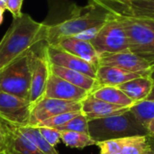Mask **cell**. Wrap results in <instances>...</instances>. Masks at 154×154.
I'll list each match as a JSON object with an SVG mask.
<instances>
[{"instance_id": "30", "label": "cell", "mask_w": 154, "mask_h": 154, "mask_svg": "<svg viewBox=\"0 0 154 154\" xmlns=\"http://www.w3.org/2000/svg\"><path fill=\"white\" fill-rule=\"evenodd\" d=\"M147 131H148V136L154 141V119L147 126Z\"/></svg>"}, {"instance_id": "35", "label": "cell", "mask_w": 154, "mask_h": 154, "mask_svg": "<svg viewBox=\"0 0 154 154\" xmlns=\"http://www.w3.org/2000/svg\"><path fill=\"white\" fill-rule=\"evenodd\" d=\"M146 154H154V145L152 144V150L148 152V153Z\"/></svg>"}, {"instance_id": "17", "label": "cell", "mask_w": 154, "mask_h": 154, "mask_svg": "<svg viewBox=\"0 0 154 154\" xmlns=\"http://www.w3.org/2000/svg\"><path fill=\"white\" fill-rule=\"evenodd\" d=\"M142 76H149V75L143 73H137V72H129L119 68L101 65L97 67L96 80L97 86L118 87L131 79Z\"/></svg>"}, {"instance_id": "28", "label": "cell", "mask_w": 154, "mask_h": 154, "mask_svg": "<svg viewBox=\"0 0 154 154\" xmlns=\"http://www.w3.org/2000/svg\"><path fill=\"white\" fill-rule=\"evenodd\" d=\"M23 0H5V8L12 14L14 19L19 18L23 15Z\"/></svg>"}, {"instance_id": "6", "label": "cell", "mask_w": 154, "mask_h": 154, "mask_svg": "<svg viewBox=\"0 0 154 154\" xmlns=\"http://www.w3.org/2000/svg\"><path fill=\"white\" fill-rule=\"evenodd\" d=\"M90 42L100 56L129 51L125 31L118 18L112 14Z\"/></svg>"}, {"instance_id": "4", "label": "cell", "mask_w": 154, "mask_h": 154, "mask_svg": "<svg viewBox=\"0 0 154 154\" xmlns=\"http://www.w3.org/2000/svg\"><path fill=\"white\" fill-rule=\"evenodd\" d=\"M36 49L37 47L14 60L0 72V92L28 99L32 78V63Z\"/></svg>"}, {"instance_id": "25", "label": "cell", "mask_w": 154, "mask_h": 154, "mask_svg": "<svg viewBox=\"0 0 154 154\" xmlns=\"http://www.w3.org/2000/svg\"><path fill=\"white\" fill-rule=\"evenodd\" d=\"M82 114V112H68V113H62L60 115H57L55 116H52L51 118H48L36 126H47L51 128L59 129L61 126H63L66 123H68L69 120L73 119L74 117L78 116L79 115Z\"/></svg>"}, {"instance_id": "12", "label": "cell", "mask_w": 154, "mask_h": 154, "mask_svg": "<svg viewBox=\"0 0 154 154\" xmlns=\"http://www.w3.org/2000/svg\"><path fill=\"white\" fill-rule=\"evenodd\" d=\"M0 129L5 139L1 154H43L17 126L2 120Z\"/></svg>"}, {"instance_id": "13", "label": "cell", "mask_w": 154, "mask_h": 154, "mask_svg": "<svg viewBox=\"0 0 154 154\" xmlns=\"http://www.w3.org/2000/svg\"><path fill=\"white\" fill-rule=\"evenodd\" d=\"M47 58L51 65L79 71L87 76L96 79L97 67L93 64L55 46H45Z\"/></svg>"}, {"instance_id": "2", "label": "cell", "mask_w": 154, "mask_h": 154, "mask_svg": "<svg viewBox=\"0 0 154 154\" xmlns=\"http://www.w3.org/2000/svg\"><path fill=\"white\" fill-rule=\"evenodd\" d=\"M44 25L23 14L14 19L0 40V72L17 59L44 42Z\"/></svg>"}, {"instance_id": "5", "label": "cell", "mask_w": 154, "mask_h": 154, "mask_svg": "<svg viewBox=\"0 0 154 154\" xmlns=\"http://www.w3.org/2000/svg\"><path fill=\"white\" fill-rule=\"evenodd\" d=\"M122 23L129 42V51L154 61V20L116 15Z\"/></svg>"}, {"instance_id": "18", "label": "cell", "mask_w": 154, "mask_h": 154, "mask_svg": "<svg viewBox=\"0 0 154 154\" xmlns=\"http://www.w3.org/2000/svg\"><path fill=\"white\" fill-rule=\"evenodd\" d=\"M153 86V80L150 78V76H142L131 79L118 86V88L134 103H136L148 99L152 94Z\"/></svg>"}, {"instance_id": "23", "label": "cell", "mask_w": 154, "mask_h": 154, "mask_svg": "<svg viewBox=\"0 0 154 154\" xmlns=\"http://www.w3.org/2000/svg\"><path fill=\"white\" fill-rule=\"evenodd\" d=\"M61 142L69 148L80 150L97 145V142L88 134L72 131H61Z\"/></svg>"}, {"instance_id": "20", "label": "cell", "mask_w": 154, "mask_h": 154, "mask_svg": "<svg viewBox=\"0 0 154 154\" xmlns=\"http://www.w3.org/2000/svg\"><path fill=\"white\" fill-rule=\"evenodd\" d=\"M90 94L103 101L116 106L130 108L134 102L127 97L118 87L114 86H97Z\"/></svg>"}, {"instance_id": "22", "label": "cell", "mask_w": 154, "mask_h": 154, "mask_svg": "<svg viewBox=\"0 0 154 154\" xmlns=\"http://www.w3.org/2000/svg\"><path fill=\"white\" fill-rule=\"evenodd\" d=\"M129 111L136 121L146 129L149 124L154 119V99H145L134 103Z\"/></svg>"}, {"instance_id": "24", "label": "cell", "mask_w": 154, "mask_h": 154, "mask_svg": "<svg viewBox=\"0 0 154 154\" xmlns=\"http://www.w3.org/2000/svg\"><path fill=\"white\" fill-rule=\"evenodd\" d=\"M18 128L26 137H28L37 146V148L43 154H60L55 149V147L51 146L49 143L45 141V139L42 136L37 127L27 125L21 126Z\"/></svg>"}, {"instance_id": "36", "label": "cell", "mask_w": 154, "mask_h": 154, "mask_svg": "<svg viewBox=\"0 0 154 154\" xmlns=\"http://www.w3.org/2000/svg\"><path fill=\"white\" fill-rule=\"evenodd\" d=\"M152 69H154V61L152 62Z\"/></svg>"}, {"instance_id": "19", "label": "cell", "mask_w": 154, "mask_h": 154, "mask_svg": "<svg viewBox=\"0 0 154 154\" xmlns=\"http://www.w3.org/2000/svg\"><path fill=\"white\" fill-rule=\"evenodd\" d=\"M51 73L60 77L66 81L80 88H83L89 93L97 86L96 79H93L77 70H73V69H69L67 68L51 64Z\"/></svg>"}, {"instance_id": "31", "label": "cell", "mask_w": 154, "mask_h": 154, "mask_svg": "<svg viewBox=\"0 0 154 154\" xmlns=\"http://www.w3.org/2000/svg\"><path fill=\"white\" fill-rule=\"evenodd\" d=\"M4 134H3V132L1 131V129H0V154L2 152V151H3V147H4Z\"/></svg>"}, {"instance_id": "9", "label": "cell", "mask_w": 154, "mask_h": 154, "mask_svg": "<svg viewBox=\"0 0 154 154\" xmlns=\"http://www.w3.org/2000/svg\"><path fill=\"white\" fill-rule=\"evenodd\" d=\"M99 154H146L152 148V140L147 135L130 136L97 143Z\"/></svg>"}, {"instance_id": "37", "label": "cell", "mask_w": 154, "mask_h": 154, "mask_svg": "<svg viewBox=\"0 0 154 154\" xmlns=\"http://www.w3.org/2000/svg\"><path fill=\"white\" fill-rule=\"evenodd\" d=\"M128 1H134V0H128Z\"/></svg>"}, {"instance_id": "26", "label": "cell", "mask_w": 154, "mask_h": 154, "mask_svg": "<svg viewBox=\"0 0 154 154\" xmlns=\"http://www.w3.org/2000/svg\"><path fill=\"white\" fill-rule=\"evenodd\" d=\"M59 130L88 134V120L83 114H80L66 123L63 126L59 128Z\"/></svg>"}, {"instance_id": "1", "label": "cell", "mask_w": 154, "mask_h": 154, "mask_svg": "<svg viewBox=\"0 0 154 154\" xmlns=\"http://www.w3.org/2000/svg\"><path fill=\"white\" fill-rule=\"evenodd\" d=\"M49 14L42 22L44 42L47 46H54L64 38L102 26L111 15L89 0L85 6H79L69 0H49Z\"/></svg>"}, {"instance_id": "15", "label": "cell", "mask_w": 154, "mask_h": 154, "mask_svg": "<svg viewBox=\"0 0 154 154\" xmlns=\"http://www.w3.org/2000/svg\"><path fill=\"white\" fill-rule=\"evenodd\" d=\"M128 110V107L109 104L93 97L91 94L81 101V112L88 121L122 115Z\"/></svg>"}, {"instance_id": "11", "label": "cell", "mask_w": 154, "mask_h": 154, "mask_svg": "<svg viewBox=\"0 0 154 154\" xmlns=\"http://www.w3.org/2000/svg\"><path fill=\"white\" fill-rule=\"evenodd\" d=\"M101 65L116 67L129 72L143 73L146 75H149L152 69L151 60L130 51L101 55L99 66Z\"/></svg>"}, {"instance_id": "33", "label": "cell", "mask_w": 154, "mask_h": 154, "mask_svg": "<svg viewBox=\"0 0 154 154\" xmlns=\"http://www.w3.org/2000/svg\"><path fill=\"white\" fill-rule=\"evenodd\" d=\"M0 7L6 10V8H5V0H0Z\"/></svg>"}, {"instance_id": "16", "label": "cell", "mask_w": 154, "mask_h": 154, "mask_svg": "<svg viewBox=\"0 0 154 154\" xmlns=\"http://www.w3.org/2000/svg\"><path fill=\"white\" fill-rule=\"evenodd\" d=\"M55 47H58L63 51H66L96 67L99 66L100 55L96 51L94 46L89 41L79 39L75 36L67 37L60 40Z\"/></svg>"}, {"instance_id": "32", "label": "cell", "mask_w": 154, "mask_h": 154, "mask_svg": "<svg viewBox=\"0 0 154 154\" xmlns=\"http://www.w3.org/2000/svg\"><path fill=\"white\" fill-rule=\"evenodd\" d=\"M5 9H3V8L0 7V24H1L2 22H3V16H4V12H5Z\"/></svg>"}, {"instance_id": "7", "label": "cell", "mask_w": 154, "mask_h": 154, "mask_svg": "<svg viewBox=\"0 0 154 154\" xmlns=\"http://www.w3.org/2000/svg\"><path fill=\"white\" fill-rule=\"evenodd\" d=\"M46 44H41L34 51L32 63V78L28 100L32 107L44 97L51 75V63L45 51Z\"/></svg>"}, {"instance_id": "27", "label": "cell", "mask_w": 154, "mask_h": 154, "mask_svg": "<svg viewBox=\"0 0 154 154\" xmlns=\"http://www.w3.org/2000/svg\"><path fill=\"white\" fill-rule=\"evenodd\" d=\"M38 128L42 136L51 146L55 147L60 142H61V131L56 128L47 126H35Z\"/></svg>"}, {"instance_id": "21", "label": "cell", "mask_w": 154, "mask_h": 154, "mask_svg": "<svg viewBox=\"0 0 154 154\" xmlns=\"http://www.w3.org/2000/svg\"><path fill=\"white\" fill-rule=\"evenodd\" d=\"M123 16L154 20V0L129 1Z\"/></svg>"}, {"instance_id": "8", "label": "cell", "mask_w": 154, "mask_h": 154, "mask_svg": "<svg viewBox=\"0 0 154 154\" xmlns=\"http://www.w3.org/2000/svg\"><path fill=\"white\" fill-rule=\"evenodd\" d=\"M32 105L28 99L0 92V118L14 126L30 125Z\"/></svg>"}, {"instance_id": "10", "label": "cell", "mask_w": 154, "mask_h": 154, "mask_svg": "<svg viewBox=\"0 0 154 154\" xmlns=\"http://www.w3.org/2000/svg\"><path fill=\"white\" fill-rule=\"evenodd\" d=\"M68 112H81V102L43 97L32 106L29 125L36 126L48 118Z\"/></svg>"}, {"instance_id": "3", "label": "cell", "mask_w": 154, "mask_h": 154, "mask_svg": "<svg viewBox=\"0 0 154 154\" xmlns=\"http://www.w3.org/2000/svg\"><path fill=\"white\" fill-rule=\"evenodd\" d=\"M88 134L98 143L130 136H148V131L128 110L122 115L88 121Z\"/></svg>"}, {"instance_id": "29", "label": "cell", "mask_w": 154, "mask_h": 154, "mask_svg": "<svg viewBox=\"0 0 154 154\" xmlns=\"http://www.w3.org/2000/svg\"><path fill=\"white\" fill-rule=\"evenodd\" d=\"M106 1V3L109 4V5H111L112 6H116V5H126L128 4V0H104Z\"/></svg>"}, {"instance_id": "34", "label": "cell", "mask_w": 154, "mask_h": 154, "mask_svg": "<svg viewBox=\"0 0 154 154\" xmlns=\"http://www.w3.org/2000/svg\"><path fill=\"white\" fill-rule=\"evenodd\" d=\"M149 76H150V78L153 80V82H154V69H152V71H151V73L149 74Z\"/></svg>"}, {"instance_id": "14", "label": "cell", "mask_w": 154, "mask_h": 154, "mask_svg": "<svg viewBox=\"0 0 154 154\" xmlns=\"http://www.w3.org/2000/svg\"><path fill=\"white\" fill-rule=\"evenodd\" d=\"M89 94L87 90L66 81L51 71L44 97L81 102Z\"/></svg>"}]
</instances>
